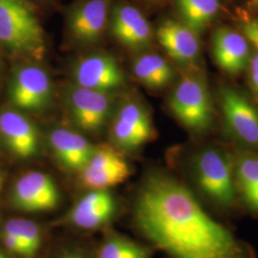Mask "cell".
<instances>
[{
    "instance_id": "cell-1",
    "label": "cell",
    "mask_w": 258,
    "mask_h": 258,
    "mask_svg": "<svg viewBox=\"0 0 258 258\" xmlns=\"http://www.w3.org/2000/svg\"><path fill=\"white\" fill-rule=\"evenodd\" d=\"M132 215L141 234L172 258H257L249 243L212 217L191 188L166 172L144 178Z\"/></svg>"
},
{
    "instance_id": "cell-2",
    "label": "cell",
    "mask_w": 258,
    "mask_h": 258,
    "mask_svg": "<svg viewBox=\"0 0 258 258\" xmlns=\"http://www.w3.org/2000/svg\"><path fill=\"white\" fill-rule=\"evenodd\" d=\"M234 160L235 156L226 148L210 146L196 150L189 163L194 194L206 209L225 217L242 211L235 186Z\"/></svg>"
},
{
    "instance_id": "cell-3",
    "label": "cell",
    "mask_w": 258,
    "mask_h": 258,
    "mask_svg": "<svg viewBox=\"0 0 258 258\" xmlns=\"http://www.w3.org/2000/svg\"><path fill=\"white\" fill-rule=\"evenodd\" d=\"M0 42L17 54L43 58L44 32L27 1L0 0Z\"/></svg>"
},
{
    "instance_id": "cell-4",
    "label": "cell",
    "mask_w": 258,
    "mask_h": 258,
    "mask_svg": "<svg viewBox=\"0 0 258 258\" xmlns=\"http://www.w3.org/2000/svg\"><path fill=\"white\" fill-rule=\"evenodd\" d=\"M169 106L176 118L191 131L202 133L212 125L211 95L205 82L197 76H184L171 95Z\"/></svg>"
},
{
    "instance_id": "cell-5",
    "label": "cell",
    "mask_w": 258,
    "mask_h": 258,
    "mask_svg": "<svg viewBox=\"0 0 258 258\" xmlns=\"http://www.w3.org/2000/svg\"><path fill=\"white\" fill-rule=\"evenodd\" d=\"M11 200L13 207L19 211L40 213L56 209L60 195L51 176L41 171H31L16 182Z\"/></svg>"
},
{
    "instance_id": "cell-6",
    "label": "cell",
    "mask_w": 258,
    "mask_h": 258,
    "mask_svg": "<svg viewBox=\"0 0 258 258\" xmlns=\"http://www.w3.org/2000/svg\"><path fill=\"white\" fill-rule=\"evenodd\" d=\"M222 107L229 133L249 151L258 153V110L240 93L222 90Z\"/></svg>"
},
{
    "instance_id": "cell-7",
    "label": "cell",
    "mask_w": 258,
    "mask_h": 258,
    "mask_svg": "<svg viewBox=\"0 0 258 258\" xmlns=\"http://www.w3.org/2000/svg\"><path fill=\"white\" fill-rule=\"evenodd\" d=\"M131 173L128 163L109 146L94 148L92 156L81 171L83 185L91 190L109 189L124 182Z\"/></svg>"
},
{
    "instance_id": "cell-8",
    "label": "cell",
    "mask_w": 258,
    "mask_h": 258,
    "mask_svg": "<svg viewBox=\"0 0 258 258\" xmlns=\"http://www.w3.org/2000/svg\"><path fill=\"white\" fill-rule=\"evenodd\" d=\"M52 92L51 79L43 69L25 66L14 75L9 97L13 105L19 109L40 110L50 102Z\"/></svg>"
},
{
    "instance_id": "cell-9",
    "label": "cell",
    "mask_w": 258,
    "mask_h": 258,
    "mask_svg": "<svg viewBox=\"0 0 258 258\" xmlns=\"http://www.w3.org/2000/svg\"><path fill=\"white\" fill-rule=\"evenodd\" d=\"M116 210L115 198L108 189L91 190L75 203L64 221L81 230H97L111 221Z\"/></svg>"
},
{
    "instance_id": "cell-10",
    "label": "cell",
    "mask_w": 258,
    "mask_h": 258,
    "mask_svg": "<svg viewBox=\"0 0 258 258\" xmlns=\"http://www.w3.org/2000/svg\"><path fill=\"white\" fill-rule=\"evenodd\" d=\"M78 86L108 93L120 87L123 75L116 60L106 55H88L81 59L75 69Z\"/></svg>"
},
{
    "instance_id": "cell-11",
    "label": "cell",
    "mask_w": 258,
    "mask_h": 258,
    "mask_svg": "<svg viewBox=\"0 0 258 258\" xmlns=\"http://www.w3.org/2000/svg\"><path fill=\"white\" fill-rule=\"evenodd\" d=\"M75 122L85 131H98L108 118L111 102L107 93L77 86L69 94Z\"/></svg>"
},
{
    "instance_id": "cell-12",
    "label": "cell",
    "mask_w": 258,
    "mask_h": 258,
    "mask_svg": "<svg viewBox=\"0 0 258 258\" xmlns=\"http://www.w3.org/2000/svg\"><path fill=\"white\" fill-rule=\"evenodd\" d=\"M153 136V126L148 112L130 102L123 105L113 125V138L124 149H137Z\"/></svg>"
},
{
    "instance_id": "cell-13",
    "label": "cell",
    "mask_w": 258,
    "mask_h": 258,
    "mask_svg": "<svg viewBox=\"0 0 258 258\" xmlns=\"http://www.w3.org/2000/svg\"><path fill=\"white\" fill-rule=\"evenodd\" d=\"M0 134L10 151L20 159L35 156L38 135L35 125L22 114L5 111L0 114Z\"/></svg>"
},
{
    "instance_id": "cell-14",
    "label": "cell",
    "mask_w": 258,
    "mask_h": 258,
    "mask_svg": "<svg viewBox=\"0 0 258 258\" xmlns=\"http://www.w3.org/2000/svg\"><path fill=\"white\" fill-rule=\"evenodd\" d=\"M212 54L222 70L228 74H238L249 63V41L231 29H217L212 37Z\"/></svg>"
},
{
    "instance_id": "cell-15",
    "label": "cell",
    "mask_w": 258,
    "mask_h": 258,
    "mask_svg": "<svg viewBox=\"0 0 258 258\" xmlns=\"http://www.w3.org/2000/svg\"><path fill=\"white\" fill-rule=\"evenodd\" d=\"M108 18V0H87L72 13L69 27L82 43H94L102 37Z\"/></svg>"
},
{
    "instance_id": "cell-16",
    "label": "cell",
    "mask_w": 258,
    "mask_h": 258,
    "mask_svg": "<svg viewBox=\"0 0 258 258\" xmlns=\"http://www.w3.org/2000/svg\"><path fill=\"white\" fill-rule=\"evenodd\" d=\"M111 30L118 41L130 48H144L150 43L152 33L147 19L135 7L119 6L112 15Z\"/></svg>"
},
{
    "instance_id": "cell-17",
    "label": "cell",
    "mask_w": 258,
    "mask_h": 258,
    "mask_svg": "<svg viewBox=\"0 0 258 258\" xmlns=\"http://www.w3.org/2000/svg\"><path fill=\"white\" fill-rule=\"evenodd\" d=\"M160 44L173 59L182 63H191L200 53L198 34L184 24L167 20L157 31Z\"/></svg>"
},
{
    "instance_id": "cell-18",
    "label": "cell",
    "mask_w": 258,
    "mask_h": 258,
    "mask_svg": "<svg viewBox=\"0 0 258 258\" xmlns=\"http://www.w3.org/2000/svg\"><path fill=\"white\" fill-rule=\"evenodd\" d=\"M50 145L57 162L70 171H82L92 156L94 148L82 135L67 129H55Z\"/></svg>"
},
{
    "instance_id": "cell-19",
    "label": "cell",
    "mask_w": 258,
    "mask_h": 258,
    "mask_svg": "<svg viewBox=\"0 0 258 258\" xmlns=\"http://www.w3.org/2000/svg\"><path fill=\"white\" fill-rule=\"evenodd\" d=\"M234 178L242 211L258 217V153L240 151L234 160Z\"/></svg>"
},
{
    "instance_id": "cell-20",
    "label": "cell",
    "mask_w": 258,
    "mask_h": 258,
    "mask_svg": "<svg viewBox=\"0 0 258 258\" xmlns=\"http://www.w3.org/2000/svg\"><path fill=\"white\" fill-rule=\"evenodd\" d=\"M134 74L150 88H162L173 79L174 71L161 55L147 54L141 55L133 65Z\"/></svg>"
},
{
    "instance_id": "cell-21",
    "label": "cell",
    "mask_w": 258,
    "mask_h": 258,
    "mask_svg": "<svg viewBox=\"0 0 258 258\" xmlns=\"http://www.w3.org/2000/svg\"><path fill=\"white\" fill-rule=\"evenodd\" d=\"M177 6L184 25L199 34L217 15L219 0H177Z\"/></svg>"
},
{
    "instance_id": "cell-22",
    "label": "cell",
    "mask_w": 258,
    "mask_h": 258,
    "mask_svg": "<svg viewBox=\"0 0 258 258\" xmlns=\"http://www.w3.org/2000/svg\"><path fill=\"white\" fill-rule=\"evenodd\" d=\"M98 258H150L148 248L120 235H111L99 249Z\"/></svg>"
},
{
    "instance_id": "cell-23",
    "label": "cell",
    "mask_w": 258,
    "mask_h": 258,
    "mask_svg": "<svg viewBox=\"0 0 258 258\" xmlns=\"http://www.w3.org/2000/svg\"><path fill=\"white\" fill-rule=\"evenodd\" d=\"M2 231L11 233L26 244L36 255L42 245V232L40 228L35 222L23 219L14 218L6 222L3 226Z\"/></svg>"
},
{
    "instance_id": "cell-24",
    "label": "cell",
    "mask_w": 258,
    "mask_h": 258,
    "mask_svg": "<svg viewBox=\"0 0 258 258\" xmlns=\"http://www.w3.org/2000/svg\"><path fill=\"white\" fill-rule=\"evenodd\" d=\"M0 236L4 247L15 255L22 258L36 257V254L28 248L27 245L24 244L17 236L5 231H1Z\"/></svg>"
},
{
    "instance_id": "cell-25",
    "label": "cell",
    "mask_w": 258,
    "mask_h": 258,
    "mask_svg": "<svg viewBox=\"0 0 258 258\" xmlns=\"http://www.w3.org/2000/svg\"><path fill=\"white\" fill-rule=\"evenodd\" d=\"M242 35L258 50V20H249L241 25Z\"/></svg>"
},
{
    "instance_id": "cell-26",
    "label": "cell",
    "mask_w": 258,
    "mask_h": 258,
    "mask_svg": "<svg viewBox=\"0 0 258 258\" xmlns=\"http://www.w3.org/2000/svg\"><path fill=\"white\" fill-rule=\"evenodd\" d=\"M249 81L252 91L258 99V53L249 60Z\"/></svg>"
},
{
    "instance_id": "cell-27",
    "label": "cell",
    "mask_w": 258,
    "mask_h": 258,
    "mask_svg": "<svg viewBox=\"0 0 258 258\" xmlns=\"http://www.w3.org/2000/svg\"><path fill=\"white\" fill-rule=\"evenodd\" d=\"M55 258H90L84 252L78 249H64L60 251Z\"/></svg>"
},
{
    "instance_id": "cell-28",
    "label": "cell",
    "mask_w": 258,
    "mask_h": 258,
    "mask_svg": "<svg viewBox=\"0 0 258 258\" xmlns=\"http://www.w3.org/2000/svg\"><path fill=\"white\" fill-rule=\"evenodd\" d=\"M249 7H258V0H250L249 2Z\"/></svg>"
},
{
    "instance_id": "cell-29",
    "label": "cell",
    "mask_w": 258,
    "mask_h": 258,
    "mask_svg": "<svg viewBox=\"0 0 258 258\" xmlns=\"http://www.w3.org/2000/svg\"><path fill=\"white\" fill-rule=\"evenodd\" d=\"M3 182H4V178H3V175L0 173V192H1V189H2Z\"/></svg>"
},
{
    "instance_id": "cell-30",
    "label": "cell",
    "mask_w": 258,
    "mask_h": 258,
    "mask_svg": "<svg viewBox=\"0 0 258 258\" xmlns=\"http://www.w3.org/2000/svg\"><path fill=\"white\" fill-rule=\"evenodd\" d=\"M6 257V256H5V255H4V254H3V253H2V252H1V251H0V258H5Z\"/></svg>"
}]
</instances>
